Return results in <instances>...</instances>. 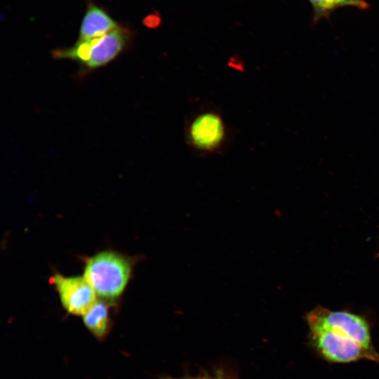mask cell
Masks as SVG:
<instances>
[{"label":"cell","instance_id":"cell-10","mask_svg":"<svg viewBox=\"0 0 379 379\" xmlns=\"http://www.w3.org/2000/svg\"><path fill=\"white\" fill-rule=\"evenodd\" d=\"M218 379H225L221 374H218L217 376Z\"/></svg>","mask_w":379,"mask_h":379},{"label":"cell","instance_id":"cell-2","mask_svg":"<svg viewBox=\"0 0 379 379\" xmlns=\"http://www.w3.org/2000/svg\"><path fill=\"white\" fill-rule=\"evenodd\" d=\"M132 272V263L112 251L100 252L85 263L84 277L95 293L105 300H114L124 292Z\"/></svg>","mask_w":379,"mask_h":379},{"label":"cell","instance_id":"cell-5","mask_svg":"<svg viewBox=\"0 0 379 379\" xmlns=\"http://www.w3.org/2000/svg\"><path fill=\"white\" fill-rule=\"evenodd\" d=\"M132 39L129 29L119 25L105 35L88 42V56L84 71H91L102 67L114 60L126 48Z\"/></svg>","mask_w":379,"mask_h":379},{"label":"cell","instance_id":"cell-1","mask_svg":"<svg viewBox=\"0 0 379 379\" xmlns=\"http://www.w3.org/2000/svg\"><path fill=\"white\" fill-rule=\"evenodd\" d=\"M306 321L310 342L326 360L350 363L366 359L379 363L370 327L363 317L317 307L307 314Z\"/></svg>","mask_w":379,"mask_h":379},{"label":"cell","instance_id":"cell-4","mask_svg":"<svg viewBox=\"0 0 379 379\" xmlns=\"http://www.w3.org/2000/svg\"><path fill=\"white\" fill-rule=\"evenodd\" d=\"M50 280L63 307L72 314L83 316L97 301L95 291L84 277L55 274Z\"/></svg>","mask_w":379,"mask_h":379},{"label":"cell","instance_id":"cell-6","mask_svg":"<svg viewBox=\"0 0 379 379\" xmlns=\"http://www.w3.org/2000/svg\"><path fill=\"white\" fill-rule=\"evenodd\" d=\"M118 26V23L105 10L89 2L81 22L78 40L100 37Z\"/></svg>","mask_w":379,"mask_h":379},{"label":"cell","instance_id":"cell-9","mask_svg":"<svg viewBox=\"0 0 379 379\" xmlns=\"http://www.w3.org/2000/svg\"><path fill=\"white\" fill-rule=\"evenodd\" d=\"M163 379H218V378H213L208 375H200V376H197V377H188V376L185 377V376L182 378L166 377V378H164Z\"/></svg>","mask_w":379,"mask_h":379},{"label":"cell","instance_id":"cell-3","mask_svg":"<svg viewBox=\"0 0 379 379\" xmlns=\"http://www.w3.org/2000/svg\"><path fill=\"white\" fill-rule=\"evenodd\" d=\"M185 140L190 148L201 155L218 154L230 142V129L218 110L206 107L193 113L185 129Z\"/></svg>","mask_w":379,"mask_h":379},{"label":"cell","instance_id":"cell-8","mask_svg":"<svg viewBox=\"0 0 379 379\" xmlns=\"http://www.w3.org/2000/svg\"><path fill=\"white\" fill-rule=\"evenodd\" d=\"M313 9V20L327 18L335 10L347 6L366 9L368 4L364 0H309Z\"/></svg>","mask_w":379,"mask_h":379},{"label":"cell","instance_id":"cell-7","mask_svg":"<svg viewBox=\"0 0 379 379\" xmlns=\"http://www.w3.org/2000/svg\"><path fill=\"white\" fill-rule=\"evenodd\" d=\"M86 327L98 339H103L108 333L110 320L107 303L96 301L83 315Z\"/></svg>","mask_w":379,"mask_h":379},{"label":"cell","instance_id":"cell-11","mask_svg":"<svg viewBox=\"0 0 379 379\" xmlns=\"http://www.w3.org/2000/svg\"><path fill=\"white\" fill-rule=\"evenodd\" d=\"M378 258H379V254H378Z\"/></svg>","mask_w":379,"mask_h":379}]
</instances>
